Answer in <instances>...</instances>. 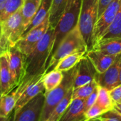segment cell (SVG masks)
<instances>
[{
    "label": "cell",
    "instance_id": "obj_1",
    "mask_svg": "<svg viewBox=\"0 0 121 121\" xmlns=\"http://www.w3.org/2000/svg\"><path fill=\"white\" fill-rule=\"evenodd\" d=\"M53 41L54 29L49 26L34 50L25 56L24 76L19 85L13 91L17 99L30 83L43 77L46 73Z\"/></svg>",
    "mask_w": 121,
    "mask_h": 121
},
{
    "label": "cell",
    "instance_id": "obj_2",
    "mask_svg": "<svg viewBox=\"0 0 121 121\" xmlns=\"http://www.w3.org/2000/svg\"><path fill=\"white\" fill-rule=\"evenodd\" d=\"M81 4L82 0H70L69 4L67 6L65 12L54 28V41L49 60L61 41L72 30H73L78 26Z\"/></svg>",
    "mask_w": 121,
    "mask_h": 121
},
{
    "label": "cell",
    "instance_id": "obj_3",
    "mask_svg": "<svg viewBox=\"0 0 121 121\" xmlns=\"http://www.w3.org/2000/svg\"><path fill=\"white\" fill-rule=\"evenodd\" d=\"M77 52L87 53L86 44L80 31L78 26L72 30L60 43L57 50L49 60L46 73L53 70L60 62V60L64 58Z\"/></svg>",
    "mask_w": 121,
    "mask_h": 121
},
{
    "label": "cell",
    "instance_id": "obj_4",
    "mask_svg": "<svg viewBox=\"0 0 121 121\" xmlns=\"http://www.w3.org/2000/svg\"><path fill=\"white\" fill-rule=\"evenodd\" d=\"M76 72V66L69 71L63 72L64 79L60 84L53 90L45 93V101L39 121H46L54 108L73 87Z\"/></svg>",
    "mask_w": 121,
    "mask_h": 121
},
{
    "label": "cell",
    "instance_id": "obj_5",
    "mask_svg": "<svg viewBox=\"0 0 121 121\" xmlns=\"http://www.w3.org/2000/svg\"><path fill=\"white\" fill-rule=\"evenodd\" d=\"M98 0H82L78 26L84 41L87 52L93 48V29L98 19Z\"/></svg>",
    "mask_w": 121,
    "mask_h": 121
},
{
    "label": "cell",
    "instance_id": "obj_6",
    "mask_svg": "<svg viewBox=\"0 0 121 121\" xmlns=\"http://www.w3.org/2000/svg\"><path fill=\"white\" fill-rule=\"evenodd\" d=\"M0 44L3 50L6 52L9 48L17 45L25 32L26 28L23 22L22 9L4 22L0 23Z\"/></svg>",
    "mask_w": 121,
    "mask_h": 121
},
{
    "label": "cell",
    "instance_id": "obj_7",
    "mask_svg": "<svg viewBox=\"0 0 121 121\" xmlns=\"http://www.w3.org/2000/svg\"><path fill=\"white\" fill-rule=\"evenodd\" d=\"M49 26L50 21L49 17H48L41 24L24 34L19 39L16 46L25 56H28L36 47Z\"/></svg>",
    "mask_w": 121,
    "mask_h": 121
},
{
    "label": "cell",
    "instance_id": "obj_8",
    "mask_svg": "<svg viewBox=\"0 0 121 121\" xmlns=\"http://www.w3.org/2000/svg\"><path fill=\"white\" fill-rule=\"evenodd\" d=\"M44 101L45 92H43L14 112L12 121H39Z\"/></svg>",
    "mask_w": 121,
    "mask_h": 121
},
{
    "label": "cell",
    "instance_id": "obj_9",
    "mask_svg": "<svg viewBox=\"0 0 121 121\" xmlns=\"http://www.w3.org/2000/svg\"><path fill=\"white\" fill-rule=\"evenodd\" d=\"M120 0H112L103 14L98 18L93 29V46L103 37L112 23L120 7Z\"/></svg>",
    "mask_w": 121,
    "mask_h": 121
},
{
    "label": "cell",
    "instance_id": "obj_10",
    "mask_svg": "<svg viewBox=\"0 0 121 121\" xmlns=\"http://www.w3.org/2000/svg\"><path fill=\"white\" fill-rule=\"evenodd\" d=\"M121 64V53L117 55L113 64L103 73H97L95 80L99 86L108 91L113 89L119 85V74Z\"/></svg>",
    "mask_w": 121,
    "mask_h": 121
},
{
    "label": "cell",
    "instance_id": "obj_11",
    "mask_svg": "<svg viewBox=\"0 0 121 121\" xmlns=\"http://www.w3.org/2000/svg\"><path fill=\"white\" fill-rule=\"evenodd\" d=\"M97 73L91 60L86 54L76 65L73 88L82 86L92 81L95 79Z\"/></svg>",
    "mask_w": 121,
    "mask_h": 121
},
{
    "label": "cell",
    "instance_id": "obj_12",
    "mask_svg": "<svg viewBox=\"0 0 121 121\" xmlns=\"http://www.w3.org/2000/svg\"><path fill=\"white\" fill-rule=\"evenodd\" d=\"M7 52L9 67L17 87L24 76L25 56L16 46L9 48Z\"/></svg>",
    "mask_w": 121,
    "mask_h": 121
},
{
    "label": "cell",
    "instance_id": "obj_13",
    "mask_svg": "<svg viewBox=\"0 0 121 121\" xmlns=\"http://www.w3.org/2000/svg\"><path fill=\"white\" fill-rule=\"evenodd\" d=\"M0 81L2 96L10 93L17 88V84L9 67L7 51L0 56Z\"/></svg>",
    "mask_w": 121,
    "mask_h": 121
},
{
    "label": "cell",
    "instance_id": "obj_14",
    "mask_svg": "<svg viewBox=\"0 0 121 121\" xmlns=\"http://www.w3.org/2000/svg\"><path fill=\"white\" fill-rule=\"evenodd\" d=\"M83 98L72 99L71 103L58 121H86Z\"/></svg>",
    "mask_w": 121,
    "mask_h": 121
},
{
    "label": "cell",
    "instance_id": "obj_15",
    "mask_svg": "<svg viewBox=\"0 0 121 121\" xmlns=\"http://www.w3.org/2000/svg\"><path fill=\"white\" fill-rule=\"evenodd\" d=\"M43 92H45V88L43 83V77H41L30 83L21 93L17 99L14 112L20 109L29 101Z\"/></svg>",
    "mask_w": 121,
    "mask_h": 121
},
{
    "label": "cell",
    "instance_id": "obj_16",
    "mask_svg": "<svg viewBox=\"0 0 121 121\" xmlns=\"http://www.w3.org/2000/svg\"><path fill=\"white\" fill-rule=\"evenodd\" d=\"M86 56L91 60L98 73L105 71L115 61L117 55L105 54L98 51L91 50L86 53Z\"/></svg>",
    "mask_w": 121,
    "mask_h": 121
},
{
    "label": "cell",
    "instance_id": "obj_17",
    "mask_svg": "<svg viewBox=\"0 0 121 121\" xmlns=\"http://www.w3.org/2000/svg\"><path fill=\"white\" fill-rule=\"evenodd\" d=\"M93 50L109 55H118L121 53V38L102 39L93 46Z\"/></svg>",
    "mask_w": 121,
    "mask_h": 121
},
{
    "label": "cell",
    "instance_id": "obj_18",
    "mask_svg": "<svg viewBox=\"0 0 121 121\" xmlns=\"http://www.w3.org/2000/svg\"><path fill=\"white\" fill-rule=\"evenodd\" d=\"M41 3V0H24L22 7V14L26 29L35 17Z\"/></svg>",
    "mask_w": 121,
    "mask_h": 121
},
{
    "label": "cell",
    "instance_id": "obj_19",
    "mask_svg": "<svg viewBox=\"0 0 121 121\" xmlns=\"http://www.w3.org/2000/svg\"><path fill=\"white\" fill-rule=\"evenodd\" d=\"M52 2H53V0H41V5L39 8L35 17L31 22L30 24L28 26L24 34L27 33L29 31H30L33 28L41 24L48 17H49Z\"/></svg>",
    "mask_w": 121,
    "mask_h": 121
},
{
    "label": "cell",
    "instance_id": "obj_20",
    "mask_svg": "<svg viewBox=\"0 0 121 121\" xmlns=\"http://www.w3.org/2000/svg\"><path fill=\"white\" fill-rule=\"evenodd\" d=\"M69 2L70 0H53L49 14L50 26L53 29L56 27L58 22L69 5Z\"/></svg>",
    "mask_w": 121,
    "mask_h": 121
},
{
    "label": "cell",
    "instance_id": "obj_21",
    "mask_svg": "<svg viewBox=\"0 0 121 121\" xmlns=\"http://www.w3.org/2000/svg\"><path fill=\"white\" fill-rule=\"evenodd\" d=\"M64 79V73L53 69L43 76V83L45 88V93H48L58 86Z\"/></svg>",
    "mask_w": 121,
    "mask_h": 121
},
{
    "label": "cell",
    "instance_id": "obj_22",
    "mask_svg": "<svg viewBox=\"0 0 121 121\" xmlns=\"http://www.w3.org/2000/svg\"><path fill=\"white\" fill-rule=\"evenodd\" d=\"M86 54V52H77L69 55L64 58L57 64L54 69L58 70L60 71H67L70 69L74 68L81 60V59Z\"/></svg>",
    "mask_w": 121,
    "mask_h": 121
},
{
    "label": "cell",
    "instance_id": "obj_23",
    "mask_svg": "<svg viewBox=\"0 0 121 121\" xmlns=\"http://www.w3.org/2000/svg\"><path fill=\"white\" fill-rule=\"evenodd\" d=\"M73 87L68 92L66 95L63 98V100L60 101L58 105L54 108L53 112L51 113L46 121H58L59 119L61 117L64 112L71 103L72 100V95H73Z\"/></svg>",
    "mask_w": 121,
    "mask_h": 121
},
{
    "label": "cell",
    "instance_id": "obj_24",
    "mask_svg": "<svg viewBox=\"0 0 121 121\" xmlns=\"http://www.w3.org/2000/svg\"><path fill=\"white\" fill-rule=\"evenodd\" d=\"M17 100V99L13 91L0 97V115L9 116L14 110Z\"/></svg>",
    "mask_w": 121,
    "mask_h": 121
},
{
    "label": "cell",
    "instance_id": "obj_25",
    "mask_svg": "<svg viewBox=\"0 0 121 121\" xmlns=\"http://www.w3.org/2000/svg\"><path fill=\"white\" fill-rule=\"evenodd\" d=\"M112 38H121V0L118 12L112 23L103 34L100 40Z\"/></svg>",
    "mask_w": 121,
    "mask_h": 121
},
{
    "label": "cell",
    "instance_id": "obj_26",
    "mask_svg": "<svg viewBox=\"0 0 121 121\" xmlns=\"http://www.w3.org/2000/svg\"><path fill=\"white\" fill-rule=\"evenodd\" d=\"M24 0H9L2 14L0 15V23H2L22 9Z\"/></svg>",
    "mask_w": 121,
    "mask_h": 121
},
{
    "label": "cell",
    "instance_id": "obj_27",
    "mask_svg": "<svg viewBox=\"0 0 121 121\" xmlns=\"http://www.w3.org/2000/svg\"><path fill=\"white\" fill-rule=\"evenodd\" d=\"M98 84L97 83L96 81L94 79L92 81L89 82L87 84H85L82 86L73 88V95H72V99L74 98H87L95 89L96 87H98Z\"/></svg>",
    "mask_w": 121,
    "mask_h": 121
},
{
    "label": "cell",
    "instance_id": "obj_28",
    "mask_svg": "<svg viewBox=\"0 0 121 121\" xmlns=\"http://www.w3.org/2000/svg\"><path fill=\"white\" fill-rule=\"evenodd\" d=\"M96 103H98L100 106H101L107 111L114 108L115 105V103L110 97V91L100 86H99Z\"/></svg>",
    "mask_w": 121,
    "mask_h": 121
},
{
    "label": "cell",
    "instance_id": "obj_29",
    "mask_svg": "<svg viewBox=\"0 0 121 121\" xmlns=\"http://www.w3.org/2000/svg\"><path fill=\"white\" fill-rule=\"evenodd\" d=\"M107 110H105L104 108H103L101 106H100L98 103H95L93 105H92L86 112V120L98 117L100 116L102 114L105 112Z\"/></svg>",
    "mask_w": 121,
    "mask_h": 121
},
{
    "label": "cell",
    "instance_id": "obj_30",
    "mask_svg": "<svg viewBox=\"0 0 121 121\" xmlns=\"http://www.w3.org/2000/svg\"><path fill=\"white\" fill-rule=\"evenodd\" d=\"M99 117L100 121H121V114L115 108L106 111Z\"/></svg>",
    "mask_w": 121,
    "mask_h": 121
},
{
    "label": "cell",
    "instance_id": "obj_31",
    "mask_svg": "<svg viewBox=\"0 0 121 121\" xmlns=\"http://www.w3.org/2000/svg\"><path fill=\"white\" fill-rule=\"evenodd\" d=\"M98 89H99V86H98V87L95 88V89L93 91V92L87 98H86V100H85V106H84L85 112L92 105H93L96 103L97 98H98Z\"/></svg>",
    "mask_w": 121,
    "mask_h": 121
},
{
    "label": "cell",
    "instance_id": "obj_32",
    "mask_svg": "<svg viewBox=\"0 0 121 121\" xmlns=\"http://www.w3.org/2000/svg\"><path fill=\"white\" fill-rule=\"evenodd\" d=\"M110 95L113 102L118 103L121 100V84H119L110 91Z\"/></svg>",
    "mask_w": 121,
    "mask_h": 121
},
{
    "label": "cell",
    "instance_id": "obj_33",
    "mask_svg": "<svg viewBox=\"0 0 121 121\" xmlns=\"http://www.w3.org/2000/svg\"><path fill=\"white\" fill-rule=\"evenodd\" d=\"M112 2V0H98V18L103 14L107 7Z\"/></svg>",
    "mask_w": 121,
    "mask_h": 121
},
{
    "label": "cell",
    "instance_id": "obj_34",
    "mask_svg": "<svg viewBox=\"0 0 121 121\" xmlns=\"http://www.w3.org/2000/svg\"><path fill=\"white\" fill-rule=\"evenodd\" d=\"M9 0H0V15L2 14L7 3L8 2Z\"/></svg>",
    "mask_w": 121,
    "mask_h": 121
},
{
    "label": "cell",
    "instance_id": "obj_35",
    "mask_svg": "<svg viewBox=\"0 0 121 121\" xmlns=\"http://www.w3.org/2000/svg\"><path fill=\"white\" fill-rule=\"evenodd\" d=\"M114 108L119 112L121 114V102H118V103H115V105H114Z\"/></svg>",
    "mask_w": 121,
    "mask_h": 121
},
{
    "label": "cell",
    "instance_id": "obj_36",
    "mask_svg": "<svg viewBox=\"0 0 121 121\" xmlns=\"http://www.w3.org/2000/svg\"><path fill=\"white\" fill-rule=\"evenodd\" d=\"M0 121H12L11 116H2L0 115Z\"/></svg>",
    "mask_w": 121,
    "mask_h": 121
},
{
    "label": "cell",
    "instance_id": "obj_37",
    "mask_svg": "<svg viewBox=\"0 0 121 121\" xmlns=\"http://www.w3.org/2000/svg\"><path fill=\"white\" fill-rule=\"evenodd\" d=\"M86 121H100V119L99 117H95V118H92V119L87 120Z\"/></svg>",
    "mask_w": 121,
    "mask_h": 121
},
{
    "label": "cell",
    "instance_id": "obj_38",
    "mask_svg": "<svg viewBox=\"0 0 121 121\" xmlns=\"http://www.w3.org/2000/svg\"><path fill=\"white\" fill-rule=\"evenodd\" d=\"M119 84H121V64L120 69V74H119Z\"/></svg>",
    "mask_w": 121,
    "mask_h": 121
},
{
    "label": "cell",
    "instance_id": "obj_39",
    "mask_svg": "<svg viewBox=\"0 0 121 121\" xmlns=\"http://www.w3.org/2000/svg\"><path fill=\"white\" fill-rule=\"evenodd\" d=\"M5 51L3 50V48H2V46H1V44H0V56H1L3 53H4Z\"/></svg>",
    "mask_w": 121,
    "mask_h": 121
},
{
    "label": "cell",
    "instance_id": "obj_40",
    "mask_svg": "<svg viewBox=\"0 0 121 121\" xmlns=\"http://www.w3.org/2000/svg\"><path fill=\"white\" fill-rule=\"evenodd\" d=\"M2 96V91H1V81H0V97Z\"/></svg>",
    "mask_w": 121,
    "mask_h": 121
},
{
    "label": "cell",
    "instance_id": "obj_41",
    "mask_svg": "<svg viewBox=\"0 0 121 121\" xmlns=\"http://www.w3.org/2000/svg\"><path fill=\"white\" fill-rule=\"evenodd\" d=\"M0 37H1V25H0Z\"/></svg>",
    "mask_w": 121,
    "mask_h": 121
},
{
    "label": "cell",
    "instance_id": "obj_42",
    "mask_svg": "<svg viewBox=\"0 0 121 121\" xmlns=\"http://www.w3.org/2000/svg\"><path fill=\"white\" fill-rule=\"evenodd\" d=\"M119 102H121V100H120V101H119Z\"/></svg>",
    "mask_w": 121,
    "mask_h": 121
}]
</instances>
